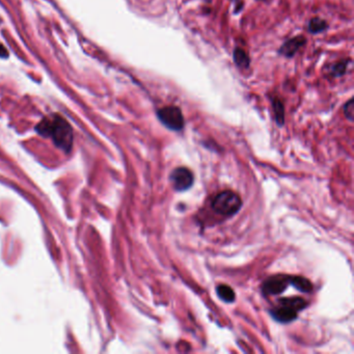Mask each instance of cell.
<instances>
[{"label": "cell", "mask_w": 354, "mask_h": 354, "mask_svg": "<svg viewBox=\"0 0 354 354\" xmlns=\"http://www.w3.org/2000/svg\"><path fill=\"white\" fill-rule=\"evenodd\" d=\"M38 132L50 137L54 143L68 152L73 143V132L70 124L61 116L53 115L45 118L36 127Z\"/></svg>", "instance_id": "obj_1"}, {"label": "cell", "mask_w": 354, "mask_h": 354, "mask_svg": "<svg viewBox=\"0 0 354 354\" xmlns=\"http://www.w3.org/2000/svg\"><path fill=\"white\" fill-rule=\"evenodd\" d=\"M212 209L220 215L232 216L236 214L241 206L242 200L240 196L231 190H226L218 193L212 200Z\"/></svg>", "instance_id": "obj_2"}, {"label": "cell", "mask_w": 354, "mask_h": 354, "mask_svg": "<svg viewBox=\"0 0 354 354\" xmlns=\"http://www.w3.org/2000/svg\"><path fill=\"white\" fill-rule=\"evenodd\" d=\"M159 121L170 130L180 131L184 128V117L182 111L177 106H165L157 111Z\"/></svg>", "instance_id": "obj_3"}, {"label": "cell", "mask_w": 354, "mask_h": 354, "mask_svg": "<svg viewBox=\"0 0 354 354\" xmlns=\"http://www.w3.org/2000/svg\"><path fill=\"white\" fill-rule=\"evenodd\" d=\"M170 180L175 190L186 191L193 185L194 176L192 172L186 167H178L172 172Z\"/></svg>", "instance_id": "obj_4"}, {"label": "cell", "mask_w": 354, "mask_h": 354, "mask_svg": "<svg viewBox=\"0 0 354 354\" xmlns=\"http://www.w3.org/2000/svg\"><path fill=\"white\" fill-rule=\"evenodd\" d=\"M290 275H274L263 284V292L266 295L282 294L290 285Z\"/></svg>", "instance_id": "obj_5"}, {"label": "cell", "mask_w": 354, "mask_h": 354, "mask_svg": "<svg viewBox=\"0 0 354 354\" xmlns=\"http://www.w3.org/2000/svg\"><path fill=\"white\" fill-rule=\"evenodd\" d=\"M270 314L272 316V318L279 323H290L297 318L298 312L287 305H281L279 307L275 308L274 310H272Z\"/></svg>", "instance_id": "obj_6"}, {"label": "cell", "mask_w": 354, "mask_h": 354, "mask_svg": "<svg viewBox=\"0 0 354 354\" xmlns=\"http://www.w3.org/2000/svg\"><path fill=\"white\" fill-rule=\"evenodd\" d=\"M306 38L304 35H298L295 38H292L288 41H286L282 47L278 49V53L282 54L285 58H293L305 44H306Z\"/></svg>", "instance_id": "obj_7"}, {"label": "cell", "mask_w": 354, "mask_h": 354, "mask_svg": "<svg viewBox=\"0 0 354 354\" xmlns=\"http://www.w3.org/2000/svg\"><path fill=\"white\" fill-rule=\"evenodd\" d=\"M290 285H292L295 289L304 293H310L313 290V285L308 278L302 276H291Z\"/></svg>", "instance_id": "obj_8"}, {"label": "cell", "mask_w": 354, "mask_h": 354, "mask_svg": "<svg viewBox=\"0 0 354 354\" xmlns=\"http://www.w3.org/2000/svg\"><path fill=\"white\" fill-rule=\"evenodd\" d=\"M216 293L222 301L226 304H232L236 299V295L234 290L228 285H219L216 288Z\"/></svg>", "instance_id": "obj_9"}, {"label": "cell", "mask_w": 354, "mask_h": 354, "mask_svg": "<svg viewBox=\"0 0 354 354\" xmlns=\"http://www.w3.org/2000/svg\"><path fill=\"white\" fill-rule=\"evenodd\" d=\"M233 59H234V63L235 65L240 68V69H247L249 67L250 64V60L248 58L247 53L241 48H236L234 50V54H233Z\"/></svg>", "instance_id": "obj_10"}, {"label": "cell", "mask_w": 354, "mask_h": 354, "mask_svg": "<svg viewBox=\"0 0 354 354\" xmlns=\"http://www.w3.org/2000/svg\"><path fill=\"white\" fill-rule=\"evenodd\" d=\"M272 106H273V111L275 120L278 125H284L285 123V108L283 102L279 100L278 98H274L272 101Z\"/></svg>", "instance_id": "obj_11"}, {"label": "cell", "mask_w": 354, "mask_h": 354, "mask_svg": "<svg viewBox=\"0 0 354 354\" xmlns=\"http://www.w3.org/2000/svg\"><path fill=\"white\" fill-rule=\"evenodd\" d=\"M279 304H281V305H287V306L295 309L297 312L304 310L307 307V302L302 299V298H299V297L282 298V299L279 300Z\"/></svg>", "instance_id": "obj_12"}, {"label": "cell", "mask_w": 354, "mask_h": 354, "mask_svg": "<svg viewBox=\"0 0 354 354\" xmlns=\"http://www.w3.org/2000/svg\"><path fill=\"white\" fill-rule=\"evenodd\" d=\"M328 28V24L325 20L320 19V18H313L309 23V31L311 33H319Z\"/></svg>", "instance_id": "obj_13"}, {"label": "cell", "mask_w": 354, "mask_h": 354, "mask_svg": "<svg viewBox=\"0 0 354 354\" xmlns=\"http://www.w3.org/2000/svg\"><path fill=\"white\" fill-rule=\"evenodd\" d=\"M348 63H349V61H343V62L335 63L334 65H332L330 67V75H332L333 77H340V76L344 75L346 70H347Z\"/></svg>", "instance_id": "obj_14"}, {"label": "cell", "mask_w": 354, "mask_h": 354, "mask_svg": "<svg viewBox=\"0 0 354 354\" xmlns=\"http://www.w3.org/2000/svg\"><path fill=\"white\" fill-rule=\"evenodd\" d=\"M344 114L346 118L350 121H353L354 118V101L353 99H350L344 106Z\"/></svg>", "instance_id": "obj_15"}, {"label": "cell", "mask_w": 354, "mask_h": 354, "mask_svg": "<svg viewBox=\"0 0 354 354\" xmlns=\"http://www.w3.org/2000/svg\"><path fill=\"white\" fill-rule=\"evenodd\" d=\"M7 55H8V52L6 48L3 45H0V57H7Z\"/></svg>", "instance_id": "obj_16"}, {"label": "cell", "mask_w": 354, "mask_h": 354, "mask_svg": "<svg viewBox=\"0 0 354 354\" xmlns=\"http://www.w3.org/2000/svg\"><path fill=\"white\" fill-rule=\"evenodd\" d=\"M261 2H266V0H261Z\"/></svg>", "instance_id": "obj_17"}]
</instances>
